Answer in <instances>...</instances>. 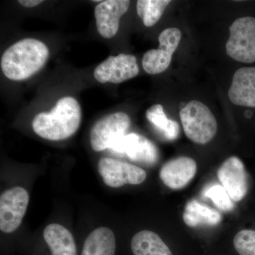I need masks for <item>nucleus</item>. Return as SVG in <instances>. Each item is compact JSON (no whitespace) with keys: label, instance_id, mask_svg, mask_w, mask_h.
Listing matches in <instances>:
<instances>
[{"label":"nucleus","instance_id":"f257e3e1","mask_svg":"<svg viewBox=\"0 0 255 255\" xmlns=\"http://www.w3.org/2000/svg\"><path fill=\"white\" fill-rule=\"evenodd\" d=\"M82 110L77 100L71 97L58 101L50 112L37 114L32 122L33 131L46 140H65L74 135L81 124Z\"/></svg>","mask_w":255,"mask_h":255},{"label":"nucleus","instance_id":"f03ea898","mask_svg":"<svg viewBox=\"0 0 255 255\" xmlns=\"http://www.w3.org/2000/svg\"><path fill=\"white\" fill-rule=\"evenodd\" d=\"M48 57L49 50L44 43L24 38L5 50L1 58V70L9 80H26L44 66Z\"/></svg>","mask_w":255,"mask_h":255},{"label":"nucleus","instance_id":"7ed1b4c3","mask_svg":"<svg viewBox=\"0 0 255 255\" xmlns=\"http://www.w3.org/2000/svg\"><path fill=\"white\" fill-rule=\"evenodd\" d=\"M183 128L188 138L204 145L217 132V121L207 106L197 100L187 104L179 112Z\"/></svg>","mask_w":255,"mask_h":255},{"label":"nucleus","instance_id":"20e7f679","mask_svg":"<svg viewBox=\"0 0 255 255\" xmlns=\"http://www.w3.org/2000/svg\"><path fill=\"white\" fill-rule=\"evenodd\" d=\"M226 48L233 59L243 63H255V18H239L232 23Z\"/></svg>","mask_w":255,"mask_h":255},{"label":"nucleus","instance_id":"39448f33","mask_svg":"<svg viewBox=\"0 0 255 255\" xmlns=\"http://www.w3.org/2000/svg\"><path fill=\"white\" fill-rule=\"evenodd\" d=\"M130 125V119L124 112H116L102 117L90 130L92 149L96 152L110 150L116 142L127 135Z\"/></svg>","mask_w":255,"mask_h":255},{"label":"nucleus","instance_id":"423d86ee","mask_svg":"<svg viewBox=\"0 0 255 255\" xmlns=\"http://www.w3.org/2000/svg\"><path fill=\"white\" fill-rule=\"evenodd\" d=\"M29 202L28 191L16 187L5 191L0 197V230L4 233L14 232L26 214Z\"/></svg>","mask_w":255,"mask_h":255},{"label":"nucleus","instance_id":"0eeeda50","mask_svg":"<svg viewBox=\"0 0 255 255\" xmlns=\"http://www.w3.org/2000/svg\"><path fill=\"white\" fill-rule=\"evenodd\" d=\"M182 38L180 30L168 28L161 32L158 37V49H151L142 57V68L146 73L157 75L169 68L172 55L179 46Z\"/></svg>","mask_w":255,"mask_h":255},{"label":"nucleus","instance_id":"6e6552de","mask_svg":"<svg viewBox=\"0 0 255 255\" xmlns=\"http://www.w3.org/2000/svg\"><path fill=\"white\" fill-rule=\"evenodd\" d=\"M98 171L108 187L119 188L125 184L137 185L147 177L143 169L134 164L110 157H102L98 162Z\"/></svg>","mask_w":255,"mask_h":255},{"label":"nucleus","instance_id":"1a4fd4ad","mask_svg":"<svg viewBox=\"0 0 255 255\" xmlns=\"http://www.w3.org/2000/svg\"><path fill=\"white\" fill-rule=\"evenodd\" d=\"M139 73L136 58L121 53L111 56L100 63L94 71V77L100 83L118 84L136 77Z\"/></svg>","mask_w":255,"mask_h":255},{"label":"nucleus","instance_id":"9d476101","mask_svg":"<svg viewBox=\"0 0 255 255\" xmlns=\"http://www.w3.org/2000/svg\"><path fill=\"white\" fill-rule=\"evenodd\" d=\"M110 150L117 153L125 154L134 162L149 165L155 164L159 159L158 150L153 142L135 132L127 134L116 142Z\"/></svg>","mask_w":255,"mask_h":255},{"label":"nucleus","instance_id":"9b49d317","mask_svg":"<svg viewBox=\"0 0 255 255\" xmlns=\"http://www.w3.org/2000/svg\"><path fill=\"white\" fill-rule=\"evenodd\" d=\"M218 178L231 199L239 202L246 197L248 191V179L246 167L236 156L223 162L218 170Z\"/></svg>","mask_w":255,"mask_h":255},{"label":"nucleus","instance_id":"f8f14e48","mask_svg":"<svg viewBox=\"0 0 255 255\" xmlns=\"http://www.w3.org/2000/svg\"><path fill=\"white\" fill-rule=\"evenodd\" d=\"M128 0L101 1L95 9L97 31L105 38H113L119 31L120 19L128 9Z\"/></svg>","mask_w":255,"mask_h":255},{"label":"nucleus","instance_id":"ddd939ff","mask_svg":"<svg viewBox=\"0 0 255 255\" xmlns=\"http://www.w3.org/2000/svg\"><path fill=\"white\" fill-rule=\"evenodd\" d=\"M196 172L197 164L194 159L180 157L166 162L160 169L159 177L167 187L177 190L185 187Z\"/></svg>","mask_w":255,"mask_h":255},{"label":"nucleus","instance_id":"4468645a","mask_svg":"<svg viewBox=\"0 0 255 255\" xmlns=\"http://www.w3.org/2000/svg\"><path fill=\"white\" fill-rule=\"evenodd\" d=\"M228 97L234 105L255 107V67H244L236 71Z\"/></svg>","mask_w":255,"mask_h":255},{"label":"nucleus","instance_id":"2eb2a0df","mask_svg":"<svg viewBox=\"0 0 255 255\" xmlns=\"http://www.w3.org/2000/svg\"><path fill=\"white\" fill-rule=\"evenodd\" d=\"M43 238L51 255H78L73 235L61 225L52 223L47 226L43 231Z\"/></svg>","mask_w":255,"mask_h":255},{"label":"nucleus","instance_id":"dca6fc26","mask_svg":"<svg viewBox=\"0 0 255 255\" xmlns=\"http://www.w3.org/2000/svg\"><path fill=\"white\" fill-rule=\"evenodd\" d=\"M117 243L110 228L94 230L85 240L81 255H115Z\"/></svg>","mask_w":255,"mask_h":255},{"label":"nucleus","instance_id":"f3484780","mask_svg":"<svg viewBox=\"0 0 255 255\" xmlns=\"http://www.w3.org/2000/svg\"><path fill=\"white\" fill-rule=\"evenodd\" d=\"M183 220L189 227L200 226H216L222 221V216L216 210L191 200L187 203L183 214Z\"/></svg>","mask_w":255,"mask_h":255},{"label":"nucleus","instance_id":"a211bd4d","mask_svg":"<svg viewBox=\"0 0 255 255\" xmlns=\"http://www.w3.org/2000/svg\"><path fill=\"white\" fill-rule=\"evenodd\" d=\"M133 255H173L158 235L150 231H142L132 238Z\"/></svg>","mask_w":255,"mask_h":255},{"label":"nucleus","instance_id":"6ab92c4d","mask_svg":"<svg viewBox=\"0 0 255 255\" xmlns=\"http://www.w3.org/2000/svg\"><path fill=\"white\" fill-rule=\"evenodd\" d=\"M146 118L162 132L167 140H176L179 136V124L175 121L167 119L162 105H155L150 107L146 111Z\"/></svg>","mask_w":255,"mask_h":255},{"label":"nucleus","instance_id":"aec40b11","mask_svg":"<svg viewBox=\"0 0 255 255\" xmlns=\"http://www.w3.org/2000/svg\"><path fill=\"white\" fill-rule=\"evenodd\" d=\"M169 0H140L137 1V12L147 27L154 26L168 6Z\"/></svg>","mask_w":255,"mask_h":255},{"label":"nucleus","instance_id":"412c9836","mask_svg":"<svg viewBox=\"0 0 255 255\" xmlns=\"http://www.w3.org/2000/svg\"><path fill=\"white\" fill-rule=\"evenodd\" d=\"M203 196L211 199L221 211L229 212L234 209V203L222 185L214 184L209 186L203 191Z\"/></svg>","mask_w":255,"mask_h":255},{"label":"nucleus","instance_id":"4be33fe9","mask_svg":"<svg viewBox=\"0 0 255 255\" xmlns=\"http://www.w3.org/2000/svg\"><path fill=\"white\" fill-rule=\"evenodd\" d=\"M233 244L240 255H255V231H240L235 236Z\"/></svg>","mask_w":255,"mask_h":255},{"label":"nucleus","instance_id":"5701e85b","mask_svg":"<svg viewBox=\"0 0 255 255\" xmlns=\"http://www.w3.org/2000/svg\"><path fill=\"white\" fill-rule=\"evenodd\" d=\"M18 2L24 7L31 8L38 6V4L43 2V1L42 0H20Z\"/></svg>","mask_w":255,"mask_h":255}]
</instances>
